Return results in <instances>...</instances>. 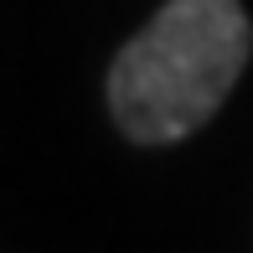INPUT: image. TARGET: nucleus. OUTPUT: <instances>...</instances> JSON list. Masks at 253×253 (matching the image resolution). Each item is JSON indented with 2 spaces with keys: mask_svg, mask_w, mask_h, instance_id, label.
<instances>
[{
  "mask_svg": "<svg viewBox=\"0 0 253 253\" xmlns=\"http://www.w3.org/2000/svg\"><path fill=\"white\" fill-rule=\"evenodd\" d=\"M253 57L243 0H166L109 67L114 124L134 145L197 134L238 88Z\"/></svg>",
  "mask_w": 253,
  "mask_h": 253,
  "instance_id": "f257e3e1",
  "label": "nucleus"
}]
</instances>
